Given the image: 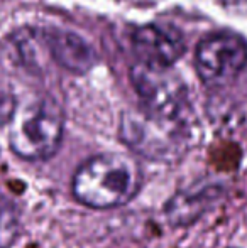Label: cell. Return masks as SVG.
<instances>
[{
  "label": "cell",
  "mask_w": 247,
  "mask_h": 248,
  "mask_svg": "<svg viewBox=\"0 0 247 248\" xmlns=\"http://www.w3.org/2000/svg\"><path fill=\"white\" fill-rule=\"evenodd\" d=\"M142 181V169L134 157L119 152L97 154L76 167L71 193L80 204L105 211L134 201Z\"/></svg>",
  "instance_id": "6da1fadb"
},
{
  "label": "cell",
  "mask_w": 247,
  "mask_h": 248,
  "mask_svg": "<svg viewBox=\"0 0 247 248\" xmlns=\"http://www.w3.org/2000/svg\"><path fill=\"white\" fill-rule=\"evenodd\" d=\"M65 113L53 98L36 96L17 103L9 120V147L24 160H48L60 150Z\"/></svg>",
  "instance_id": "7a4b0ae2"
},
{
  "label": "cell",
  "mask_w": 247,
  "mask_h": 248,
  "mask_svg": "<svg viewBox=\"0 0 247 248\" xmlns=\"http://www.w3.org/2000/svg\"><path fill=\"white\" fill-rule=\"evenodd\" d=\"M119 137L134 154L158 162L180 159L188 149V122L166 120L142 108L127 110L120 117Z\"/></svg>",
  "instance_id": "3957f363"
},
{
  "label": "cell",
  "mask_w": 247,
  "mask_h": 248,
  "mask_svg": "<svg viewBox=\"0 0 247 248\" xmlns=\"http://www.w3.org/2000/svg\"><path fill=\"white\" fill-rule=\"evenodd\" d=\"M131 81L144 111L166 120L188 122L186 88L171 68L137 61L131 69Z\"/></svg>",
  "instance_id": "277c9868"
},
{
  "label": "cell",
  "mask_w": 247,
  "mask_h": 248,
  "mask_svg": "<svg viewBox=\"0 0 247 248\" xmlns=\"http://www.w3.org/2000/svg\"><path fill=\"white\" fill-rule=\"evenodd\" d=\"M247 64V44L235 34L218 32L205 37L197 47L195 66L201 81L222 86L234 81Z\"/></svg>",
  "instance_id": "5b68a950"
},
{
  "label": "cell",
  "mask_w": 247,
  "mask_h": 248,
  "mask_svg": "<svg viewBox=\"0 0 247 248\" xmlns=\"http://www.w3.org/2000/svg\"><path fill=\"white\" fill-rule=\"evenodd\" d=\"M181 32L165 24H144L132 32V49L141 62L171 68L185 54Z\"/></svg>",
  "instance_id": "8992f818"
},
{
  "label": "cell",
  "mask_w": 247,
  "mask_h": 248,
  "mask_svg": "<svg viewBox=\"0 0 247 248\" xmlns=\"http://www.w3.org/2000/svg\"><path fill=\"white\" fill-rule=\"evenodd\" d=\"M46 52L58 66L71 73H86L97 64V52L82 36L56 27L39 29Z\"/></svg>",
  "instance_id": "52a82bcc"
},
{
  "label": "cell",
  "mask_w": 247,
  "mask_h": 248,
  "mask_svg": "<svg viewBox=\"0 0 247 248\" xmlns=\"http://www.w3.org/2000/svg\"><path fill=\"white\" fill-rule=\"evenodd\" d=\"M222 196V187L218 184L190 187L178 191L166 201L165 218L171 226H190L201 218Z\"/></svg>",
  "instance_id": "ba28073f"
},
{
  "label": "cell",
  "mask_w": 247,
  "mask_h": 248,
  "mask_svg": "<svg viewBox=\"0 0 247 248\" xmlns=\"http://www.w3.org/2000/svg\"><path fill=\"white\" fill-rule=\"evenodd\" d=\"M22 235V211L10 199H0V248H12Z\"/></svg>",
  "instance_id": "9c48e42d"
},
{
  "label": "cell",
  "mask_w": 247,
  "mask_h": 248,
  "mask_svg": "<svg viewBox=\"0 0 247 248\" xmlns=\"http://www.w3.org/2000/svg\"><path fill=\"white\" fill-rule=\"evenodd\" d=\"M16 107L17 101L14 98L12 92L7 86V83L0 78V124H9Z\"/></svg>",
  "instance_id": "30bf717a"
}]
</instances>
